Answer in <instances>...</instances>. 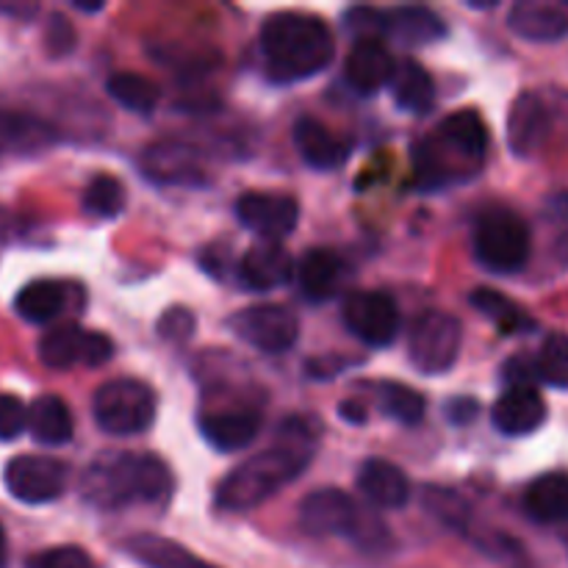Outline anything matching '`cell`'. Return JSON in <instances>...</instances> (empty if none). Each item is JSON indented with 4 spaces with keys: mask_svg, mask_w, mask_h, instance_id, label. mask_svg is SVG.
Returning a JSON list of instances; mask_svg holds the SVG:
<instances>
[{
    "mask_svg": "<svg viewBox=\"0 0 568 568\" xmlns=\"http://www.w3.org/2000/svg\"><path fill=\"white\" fill-rule=\"evenodd\" d=\"M83 211L98 220H116L125 211V186L111 175H98L83 189Z\"/></svg>",
    "mask_w": 568,
    "mask_h": 568,
    "instance_id": "34",
    "label": "cell"
},
{
    "mask_svg": "<svg viewBox=\"0 0 568 568\" xmlns=\"http://www.w3.org/2000/svg\"><path fill=\"white\" fill-rule=\"evenodd\" d=\"M358 488L375 508L399 510L410 503L408 475L386 458L364 460L358 471Z\"/></svg>",
    "mask_w": 568,
    "mask_h": 568,
    "instance_id": "24",
    "label": "cell"
},
{
    "mask_svg": "<svg viewBox=\"0 0 568 568\" xmlns=\"http://www.w3.org/2000/svg\"><path fill=\"white\" fill-rule=\"evenodd\" d=\"M388 87H392L394 103L405 114H427L436 105V83H433V75L414 59H405L403 64H397Z\"/></svg>",
    "mask_w": 568,
    "mask_h": 568,
    "instance_id": "29",
    "label": "cell"
},
{
    "mask_svg": "<svg viewBox=\"0 0 568 568\" xmlns=\"http://www.w3.org/2000/svg\"><path fill=\"white\" fill-rule=\"evenodd\" d=\"M397 70V61L388 53V48L375 39H361L349 50L344 61V78L358 94H377L383 87H388Z\"/></svg>",
    "mask_w": 568,
    "mask_h": 568,
    "instance_id": "22",
    "label": "cell"
},
{
    "mask_svg": "<svg viewBox=\"0 0 568 568\" xmlns=\"http://www.w3.org/2000/svg\"><path fill=\"white\" fill-rule=\"evenodd\" d=\"M525 510L530 519L541 525H560L568 521V475L549 471L530 483L525 491Z\"/></svg>",
    "mask_w": 568,
    "mask_h": 568,
    "instance_id": "30",
    "label": "cell"
},
{
    "mask_svg": "<svg viewBox=\"0 0 568 568\" xmlns=\"http://www.w3.org/2000/svg\"><path fill=\"white\" fill-rule=\"evenodd\" d=\"M142 172L159 183H175V186H194L205 178L203 155L197 148L175 139H164L142 153Z\"/></svg>",
    "mask_w": 568,
    "mask_h": 568,
    "instance_id": "16",
    "label": "cell"
},
{
    "mask_svg": "<svg viewBox=\"0 0 568 568\" xmlns=\"http://www.w3.org/2000/svg\"><path fill=\"white\" fill-rule=\"evenodd\" d=\"M59 142L50 122L22 111H0V164L11 159H31Z\"/></svg>",
    "mask_w": 568,
    "mask_h": 568,
    "instance_id": "18",
    "label": "cell"
},
{
    "mask_svg": "<svg viewBox=\"0 0 568 568\" xmlns=\"http://www.w3.org/2000/svg\"><path fill=\"white\" fill-rule=\"evenodd\" d=\"M552 133V109L536 92H525L514 100L508 114L510 150L521 159L536 155Z\"/></svg>",
    "mask_w": 568,
    "mask_h": 568,
    "instance_id": "17",
    "label": "cell"
},
{
    "mask_svg": "<svg viewBox=\"0 0 568 568\" xmlns=\"http://www.w3.org/2000/svg\"><path fill=\"white\" fill-rule=\"evenodd\" d=\"M475 255L497 275L519 272L530 258V227L516 211L491 205L475 220Z\"/></svg>",
    "mask_w": 568,
    "mask_h": 568,
    "instance_id": "7",
    "label": "cell"
},
{
    "mask_svg": "<svg viewBox=\"0 0 568 568\" xmlns=\"http://www.w3.org/2000/svg\"><path fill=\"white\" fill-rule=\"evenodd\" d=\"M300 527L314 538H353L358 547L377 549L388 544V530L381 521L364 519L361 508L342 488H320L300 503Z\"/></svg>",
    "mask_w": 568,
    "mask_h": 568,
    "instance_id": "5",
    "label": "cell"
},
{
    "mask_svg": "<svg viewBox=\"0 0 568 568\" xmlns=\"http://www.w3.org/2000/svg\"><path fill=\"white\" fill-rule=\"evenodd\" d=\"M105 92L122 105V109L133 111V114H153L155 105L161 100V89L155 87L150 78L139 75V72H114L105 83Z\"/></svg>",
    "mask_w": 568,
    "mask_h": 568,
    "instance_id": "32",
    "label": "cell"
},
{
    "mask_svg": "<svg viewBox=\"0 0 568 568\" xmlns=\"http://www.w3.org/2000/svg\"><path fill=\"white\" fill-rule=\"evenodd\" d=\"M200 436L216 449V453H236L258 438L264 414L255 405H225V408L200 410L197 416Z\"/></svg>",
    "mask_w": 568,
    "mask_h": 568,
    "instance_id": "15",
    "label": "cell"
},
{
    "mask_svg": "<svg viewBox=\"0 0 568 568\" xmlns=\"http://www.w3.org/2000/svg\"><path fill=\"white\" fill-rule=\"evenodd\" d=\"M28 430V408L11 394H0V442H14Z\"/></svg>",
    "mask_w": 568,
    "mask_h": 568,
    "instance_id": "38",
    "label": "cell"
},
{
    "mask_svg": "<svg viewBox=\"0 0 568 568\" xmlns=\"http://www.w3.org/2000/svg\"><path fill=\"white\" fill-rule=\"evenodd\" d=\"M28 433H31L33 442L44 444V447H64V444H70L72 433H75L70 405L61 397H55V394L39 397L28 408Z\"/></svg>",
    "mask_w": 568,
    "mask_h": 568,
    "instance_id": "27",
    "label": "cell"
},
{
    "mask_svg": "<svg viewBox=\"0 0 568 568\" xmlns=\"http://www.w3.org/2000/svg\"><path fill=\"white\" fill-rule=\"evenodd\" d=\"M491 419L503 436H530L547 422V403L536 386H514L494 403Z\"/></svg>",
    "mask_w": 568,
    "mask_h": 568,
    "instance_id": "21",
    "label": "cell"
},
{
    "mask_svg": "<svg viewBox=\"0 0 568 568\" xmlns=\"http://www.w3.org/2000/svg\"><path fill=\"white\" fill-rule=\"evenodd\" d=\"M261 55L275 83H297L320 75L336 55V42L320 17L303 11L272 14L261 28Z\"/></svg>",
    "mask_w": 568,
    "mask_h": 568,
    "instance_id": "3",
    "label": "cell"
},
{
    "mask_svg": "<svg viewBox=\"0 0 568 568\" xmlns=\"http://www.w3.org/2000/svg\"><path fill=\"white\" fill-rule=\"evenodd\" d=\"M342 320L347 331L366 347H388L399 333V311L388 294L355 292L344 300Z\"/></svg>",
    "mask_w": 568,
    "mask_h": 568,
    "instance_id": "13",
    "label": "cell"
},
{
    "mask_svg": "<svg viewBox=\"0 0 568 568\" xmlns=\"http://www.w3.org/2000/svg\"><path fill=\"white\" fill-rule=\"evenodd\" d=\"M81 494L92 508L122 510L164 505L172 497V471L153 453H100L83 471Z\"/></svg>",
    "mask_w": 568,
    "mask_h": 568,
    "instance_id": "2",
    "label": "cell"
},
{
    "mask_svg": "<svg viewBox=\"0 0 568 568\" xmlns=\"http://www.w3.org/2000/svg\"><path fill=\"white\" fill-rule=\"evenodd\" d=\"M75 28L64 14H50L48 28H44V44H48L50 55H67L75 50Z\"/></svg>",
    "mask_w": 568,
    "mask_h": 568,
    "instance_id": "39",
    "label": "cell"
},
{
    "mask_svg": "<svg viewBox=\"0 0 568 568\" xmlns=\"http://www.w3.org/2000/svg\"><path fill=\"white\" fill-rule=\"evenodd\" d=\"M28 568H94V560L81 547H53L33 555Z\"/></svg>",
    "mask_w": 568,
    "mask_h": 568,
    "instance_id": "36",
    "label": "cell"
},
{
    "mask_svg": "<svg viewBox=\"0 0 568 568\" xmlns=\"http://www.w3.org/2000/svg\"><path fill=\"white\" fill-rule=\"evenodd\" d=\"M231 327L244 344L266 355L288 353L300 338V320L286 305H253V308H244L233 316Z\"/></svg>",
    "mask_w": 568,
    "mask_h": 568,
    "instance_id": "12",
    "label": "cell"
},
{
    "mask_svg": "<svg viewBox=\"0 0 568 568\" xmlns=\"http://www.w3.org/2000/svg\"><path fill=\"white\" fill-rule=\"evenodd\" d=\"M488 128L477 111L464 109L444 116L436 131L416 144V183L422 189H442L466 181L486 161Z\"/></svg>",
    "mask_w": 568,
    "mask_h": 568,
    "instance_id": "4",
    "label": "cell"
},
{
    "mask_svg": "<svg viewBox=\"0 0 568 568\" xmlns=\"http://www.w3.org/2000/svg\"><path fill=\"white\" fill-rule=\"evenodd\" d=\"M477 414H480V405L469 397H458L447 405V419L453 422V425H471V422L477 419Z\"/></svg>",
    "mask_w": 568,
    "mask_h": 568,
    "instance_id": "41",
    "label": "cell"
},
{
    "mask_svg": "<svg viewBox=\"0 0 568 568\" xmlns=\"http://www.w3.org/2000/svg\"><path fill=\"white\" fill-rule=\"evenodd\" d=\"M503 377L508 383V388L514 386H536L538 372H536V361H527L521 355L510 358L508 364L503 366Z\"/></svg>",
    "mask_w": 568,
    "mask_h": 568,
    "instance_id": "40",
    "label": "cell"
},
{
    "mask_svg": "<svg viewBox=\"0 0 568 568\" xmlns=\"http://www.w3.org/2000/svg\"><path fill=\"white\" fill-rule=\"evenodd\" d=\"M294 275V261L281 242H258L239 261V281L250 292H275Z\"/></svg>",
    "mask_w": 568,
    "mask_h": 568,
    "instance_id": "20",
    "label": "cell"
},
{
    "mask_svg": "<svg viewBox=\"0 0 568 568\" xmlns=\"http://www.w3.org/2000/svg\"><path fill=\"white\" fill-rule=\"evenodd\" d=\"M0 11H3V14H22V17H31V14H37V6L33 3H26V6H0Z\"/></svg>",
    "mask_w": 568,
    "mask_h": 568,
    "instance_id": "43",
    "label": "cell"
},
{
    "mask_svg": "<svg viewBox=\"0 0 568 568\" xmlns=\"http://www.w3.org/2000/svg\"><path fill=\"white\" fill-rule=\"evenodd\" d=\"M294 148L303 155V161L314 170H338V166L347 161L349 144L344 139H338L325 122L314 120V116H300L294 122Z\"/></svg>",
    "mask_w": 568,
    "mask_h": 568,
    "instance_id": "23",
    "label": "cell"
},
{
    "mask_svg": "<svg viewBox=\"0 0 568 568\" xmlns=\"http://www.w3.org/2000/svg\"><path fill=\"white\" fill-rule=\"evenodd\" d=\"M469 303L475 305L483 316H488V320H491L494 325L505 333V336H514V333H525V331H532V327H536V322H532L530 316H527L525 311L514 303V300L505 297V294H499V292H494V288H475L469 297Z\"/></svg>",
    "mask_w": 568,
    "mask_h": 568,
    "instance_id": "33",
    "label": "cell"
},
{
    "mask_svg": "<svg viewBox=\"0 0 568 568\" xmlns=\"http://www.w3.org/2000/svg\"><path fill=\"white\" fill-rule=\"evenodd\" d=\"M464 327L447 311H425L408 336L410 364L422 375H444L458 364Z\"/></svg>",
    "mask_w": 568,
    "mask_h": 568,
    "instance_id": "9",
    "label": "cell"
},
{
    "mask_svg": "<svg viewBox=\"0 0 568 568\" xmlns=\"http://www.w3.org/2000/svg\"><path fill=\"white\" fill-rule=\"evenodd\" d=\"M6 566V532L3 527H0V568Z\"/></svg>",
    "mask_w": 568,
    "mask_h": 568,
    "instance_id": "45",
    "label": "cell"
},
{
    "mask_svg": "<svg viewBox=\"0 0 568 568\" xmlns=\"http://www.w3.org/2000/svg\"><path fill=\"white\" fill-rule=\"evenodd\" d=\"M155 392L136 377H116L94 392L92 414L103 433L116 438L139 436L155 419Z\"/></svg>",
    "mask_w": 568,
    "mask_h": 568,
    "instance_id": "8",
    "label": "cell"
},
{
    "mask_svg": "<svg viewBox=\"0 0 568 568\" xmlns=\"http://www.w3.org/2000/svg\"><path fill=\"white\" fill-rule=\"evenodd\" d=\"M67 480H70L67 464L44 455H17L3 471L9 494L26 505L55 503L67 491Z\"/></svg>",
    "mask_w": 568,
    "mask_h": 568,
    "instance_id": "11",
    "label": "cell"
},
{
    "mask_svg": "<svg viewBox=\"0 0 568 568\" xmlns=\"http://www.w3.org/2000/svg\"><path fill=\"white\" fill-rule=\"evenodd\" d=\"M125 549L133 560L148 568H220L192 555L178 541L153 536V532H139V536L128 538Z\"/></svg>",
    "mask_w": 568,
    "mask_h": 568,
    "instance_id": "28",
    "label": "cell"
},
{
    "mask_svg": "<svg viewBox=\"0 0 568 568\" xmlns=\"http://www.w3.org/2000/svg\"><path fill=\"white\" fill-rule=\"evenodd\" d=\"M338 416H342L344 422H349V425H364L369 414H366V408L358 399H344V403L338 405Z\"/></svg>",
    "mask_w": 568,
    "mask_h": 568,
    "instance_id": "42",
    "label": "cell"
},
{
    "mask_svg": "<svg viewBox=\"0 0 568 568\" xmlns=\"http://www.w3.org/2000/svg\"><path fill=\"white\" fill-rule=\"evenodd\" d=\"M194 327H197V320L192 316V311L175 305V308H166L164 314H161L159 336L164 338V342L181 344V342H189V338H192Z\"/></svg>",
    "mask_w": 568,
    "mask_h": 568,
    "instance_id": "37",
    "label": "cell"
},
{
    "mask_svg": "<svg viewBox=\"0 0 568 568\" xmlns=\"http://www.w3.org/2000/svg\"><path fill=\"white\" fill-rule=\"evenodd\" d=\"M364 388H369L372 399L377 403V408L388 416V419L399 422V425H419L425 419V397H422L416 388L405 386V383L394 381H375L366 383Z\"/></svg>",
    "mask_w": 568,
    "mask_h": 568,
    "instance_id": "31",
    "label": "cell"
},
{
    "mask_svg": "<svg viewBox=\"0 0 568 568\" xmlns=\"http://www.w3.org/2000/svg\"><path fill=\"white\" fill-rule=\"evenodd\" d=\"M294 270H297L300 288L311 303H325V300L336 297L344 275H347V264L342 255L325 247L308 250Z\"/></svg>",
    "mask_w": 568,
    "mask_h": 568,
    "instance_id": "25",
    "label": "cell"
},
{
    "mask_svg": "<svg viewBox=\"0 0 568 568\" xmlns=\"http://www.w3.org/2000/svg\"><path fill=\"white\" fill-rule=\"evenodd\" d=\"M508 28L527 42H558L568 37V0H519Z\"/></svg>",
    "mask_w": 568,
    "mask_h": 568,
    "instance_id": "19",
    "label": "cell"
},
{
    "mask_svg": "<svg viewBox=\"0 0 568 568\" xmlns=\"http://www.w3.org/2000/svg\"><path fill=\"white\" fill-rule=\"evenodd\" d=\"M72 294L78 297L81 288H70L61 281H31L14 297V311L31 325H48V322L59 320L70 308Z\"/></svg>",
    "mask_w": 568,
    "mask_h": 568,
    "instance_id": "26",
    "label": "cell"
},
{
    "mask_svg": "<svg viewBox=\"0 0 568 568\" xmlns=\"http://www.w3.org/2000/svg\"><path fill=\"white\" fill-rule=\"evenodd\" d=\"M236 216L247 231L258 233L261 242H281L297 227L300 205L292 194L244 192L236 200Z\"/></svg>",
    "mask_w": 568,
    "mask_h": 568,
    "instance_id": "14",
    "label": "cell"
},
{
    "mask_svg": "<svg viewBox=\"0 0 568 568\" xmlns=\"http://www.w3.org/2000/svg\"><path fill=\"white\" fill-rule=\"evenodd\" d=\"M314 436L316 433H311V425L303 416L288 419L281 427L283 442L253 455L222 477L214 494L216 508L222 514H247L275 497L283 486L294 483L308 469L311 458H314Z\"/></svg>",
    "mask_w": 568,
    "mask_h": 568,
    "instance_id": "1",
    "label": "cell"
},
{
    "mask_svg": "<svg viewBox=\"0 0 568 568\" xmlns=\"http://www.w3.org/2000/svg\"><path fill=\"white\" fill-rule=\"evenodd\" d=\"M75 6L78 11H89V14H94V11H103V3H83V0H75Z\"/></svg>",
    "mask_w": 568,
    "mask_h": 568,
    "instance_id": "44",
    "label": "cell"
},
{
    "mask_svg": "<svg viewBox=\"0 0 568 568\" xmlns=\"http://www.w3.org/2000/svg\"><path fill=\"white\" fill-rule=\"evenodd\" d=\"M538 381L555 388H568V336L566 333H549L536 358Z\"/></svg>",
    "mask_w": 568,
    "mask_h": 568,
    "instance_id": "35",
    "label": "cell"
},
{
    "mask_svg": "<svg viewBox=\"0 0 568 568\" xmlns=\"http://www.w3.org/2000/svg\"><path fill=\"white\" fill-rule=\"evenodd\" d=\"M39 361L50 369H70V366H103L114 355V342L105 333L83 331L75 322L55 325L39 338Z\"/></svg>",
    "mask_w": 568,
    "mask_h": 568,
    "instance_id": "10",
    "label": "cell"
},
{
    "mask_svg": "<svg viewBox=\"0 0 568 568\" xmlns=\"http://www.w3.org/2000/svg\"><path fill=\"white\" fill-rule=\"evenodd\" d=\"M344 26L353 33L355 42L361 39L381 42V37H388L405 48H425V44L447 37V26L442 17L425 6H397V9L353 6L344 14Z\"/></svg>",
    "mask_w": 568,
    "mask_h": 568,
    "instance_id": "6",
    "label": "cell"
}]
</instances>
